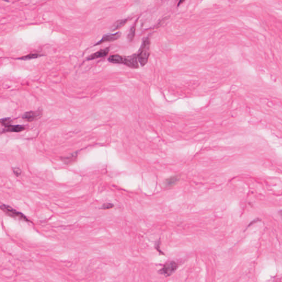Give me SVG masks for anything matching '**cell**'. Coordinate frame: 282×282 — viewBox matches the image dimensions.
I'll return each mask as SVG.
<instances>
[{
    "label": "cell",
    "instance_id": "2",
    "mask_svg": "<svg viewBox=\"0 0 282 282\" xmlns=\"http://www.w3.org/2000/svg\"><path fill=\"white\" fill-rule=\"evenodd\" d=\"M0 208L1 210L4 212L6 214L8 215L10 217H14V218H18L22 220L25 221L27 222H31L23 213H20V212H18L16 211V210L13 209L11 207L9 206H7L6 204H1L0 206Z\"/></svg>",
    "mask_w": 282,
    "mask_h": 282
},
{
    "label": "cell",
    "instance_id": "12",
    "mask_svg": "<svg viewBox=\"0 0 282 282\" xmlns=\"http://www.w3.org/2000/svg\"><path fill=\"white\" fill-rule=\"evenodd\" d=\"M179 176L178 175L173 176L168 179H167L165 181V185L166 187H171L174 186L179 181Z\"/></svg>",
    "mask_w": 282,
    "mask_h": 282
},
{
    "label": "cell",
    "instance_id": "6",
    "mask_svg": "<svg viewBox=\"0 0 282 282\" xmlns=\"http://www.w3.org/2000/svg\"><path fill=\"white\" fill-rule=\"evenodd\" d=\"M178 267V265L176 262L174 261L168 262L164 266L163 268L160 270V273L161 274H164L167 277L170 276L174 273Z\"/></svg>",
    "mask_w": 282,
    "mask_h": 282
},
{
    "label": "cell",
    "instance_id": "15",
    "mask_svg": "<svg viewBox=\"0 0 282 282\" xmlns=\"http://www.w3.org/2000/svg\"><path fill=\"white\" fill-rule=\"evenodd\" d=\"M11 122H12V120L11 119V118H9V117L3 118V119H1L0 120L1 124L2 125V126H3L4 127L7 126V125L11 124Z\"/></svg>",
    "mask_w": 282,
    "mask_h": 282
},
{
    "label": "cell",
    "instance_id": "4",
    "mask_svg": "<svg viewBox=\"0 0 282 282\" xmlns=\"http://www.w3.org/2000/svg\"><path fill=\"white\" fill-rule=\"evenodd\" d=\"M43 115V111L41 109L36 111H27L22 115V119L26 122L31 123L40 119Z\"/></svg>",
    "mask_w": 282,
    "mask_h": 282
},
{
    "label": "cell",
    "instance_id": "19",
    "mask_svg": "<svg viewBox=\"0 0 282 282\" xmlns=\"http://www.w3.org/2000/svg\"><path fill=\"white\" fill-rule=\"evenodd\" d=\"M185 1V0H179V2H178V6L179 7V6H180V4H182Z\"/></svg>",
    "mask_w": 282,
    "mask_h": 282
},
{
    "label": "cell",
    "instance_id": "10",
    "mask_svg": "<svg viewBox=\"0 0 282 282\" xmlns=\"http://www.w3.org/2000/svg\"><path fill=\"white\" fill-rule=\"evenodd\" d=\"M78 151L75 152L71 153L69 156L65 157H61V160L65 165H71L72 164L75 163L77 160V157H78Z\"/></svg>",
    "mask_w": 282,
    "mask_h": 282
},
{
    "label": "cell",
    "instance_id": "13",
    "mask_svg": "<svg viewBox=\"0 0 282 282\" xmlns=\"http://www.w3.org/2000/svg\"><path fill=\"white\" fill-rule=\"evenodd\" d=\"M121 60L122 56L117 54L110 56L107 59V61L112 64H121Z\"/></svg>",
    "mask_w": 282,
    "mask_h": 282
},
{
    "label": "cell",
    "instance_id": "9",
    "mask_svg": "<svg viewBox=\"0 0 282 282\" xmlns=\"http://www.w3.org/2000/svg\"><path fill=\"white\" fill-rule=\"evenodd\" d=\"M45 55L44 54H42L40 52H30L27 55L23 56L17 58V60H22V61H28V60H33V59H38L41 57L44 56Z\"/></svg>",
    "mask_w": 282,
    "mask_h": 282
},
{
    "label": "cell",
    "instance_id": "17",
    "mask_svg": "<svg viewBox=\"0 0 282 282\" xmlns=\"http://www.w3.org/2000/svg\"><path fill=\"white\" fill-rule=\"evenodd\" d=\"M12 170H13V171L14 174H15L16 176H19L22 174L21 170L18 167H13Z\"/></svg>",
    "mask_w": 282,
    "mask_h": 282
},
{
    "label": "cell",
    "instance_id": "11",
    "mask_svg": "<svg viewBox=\"0 0 282 282\" xmlns=\"http://www.w3.org/2000/svg\"><path fill=\"white\" fill-rule=\"evenodd\" d=\"M128 20V19L125 18V19H122V20H117L115 22V23L112 25L110 29L111 32H114L123 27V26L127 23Z\"/></svg>",
    "mask_w": 282,
    "mask_h": 282
},
{
    "label": "cell",
    "instance_id": "18",
    "mask_svg": "<svg viewBox=\"0 0 282 282\" xmlns=\"http://www.w3.org/2000/svg\"><path fill=\"white\" fill-rule=\"evenodd\" d=\"M260 220H261V219L258 218H257L255 219H254V220H252V222H251L249 224V225L247 226V228H249V227H250L251 225H253L254 223H256L257 222H258V221H260Z\"/></svg>",
    "mask_w": 282,
    "mask_h": 282
},
{
    "label": "cell",
    "instance_id": "5",
    "mask_svg": "<svg viewBox=\"0 0 282 282\" xmlns=\"http://www.w3.org/2000/svg\"><path fill=\"white\" fill-rule=\"evenodd\" d=\"M121 33L120 32H116L115 33H107L104 34L102 38L98 41L97 43L94 45V46L99 45L107 42H112L116 40L119 39L121 36Z\"/></svg>",
    "mask_w": 282,
    "mask_h": 282
},
{
    "label": "cell",
    "instance_id": "7",
    "mask_svg": "<svg viewBox=\"0 0 282 282\" xmlns=\"http://www.w3.org/2000/svg\"><path fill=\"white\" fill-rule=\"evenodd\" d=\"M109 51H110L109 47L105 48L103 49H101L98 51L96 52L95 53L89 56L88 57H87L86 60L87 61H91V60H96L97 59L106 57L108 55Z\"/></svg>",
    "mask_w": 282,
    "mask_h": 282
},
{
    "label": "cell",
    "instance_id": "16",
    "mask_svg": "<svg viewBox=\"0 0 282 282\" xmlns=\"http://www.w3.org/2000/svg\"><path fill=\"white\" fill-rule=\"evenodd\" d=\"M114 207V205L112 203H105L103 204V206L101 207V209L102 210H109V209H111L112 208H113Z\"/></svg>",
    "mask_w": 282,
    "mask_h": 282
},
{
    "label": "cell",
    "instance_id": "1",
    "mask_svg": "<svg viewBox=\"0 0 282 282\" xmlns=\"http://www.w3.org/2000/svg\"><path fill=\"white\" fill-rule=\"evenodd\" d=\"M151 40L149 37H146L142 40L137 55L138 60L141 66H144L147 64L150 55Z\"/></svg>",
    "mask_w": 282,
    "mask_h": 282
},
{
    "label": "cell",
    "instance_id": "20",
    "mask_svg": "<svg viewBox=\"0 0 282 282\" xmlns=\"http://www.w3.org/2000/svg\"><path fill=\"white\" fill-rule=\"evenodd\" d=\"M278 215H279V216L281 217L282 219V210H280L278 212Z\"/></svg>",
    "mask_w": 282,
    "mask_h": 282
},
{
    "label": "cell",
    "instance_id": "14",
    "mask_svg": "<svg viewBox=\"0 0 282 282\" xmlns=\"http://www.w3.org/2000/svg\"><path fill=\"white\" fill-rule=\"evenodd\" d=\"M136 23L134 24L131 27L130 30V32L127 35V39L130 42L132 41L134 39V38H135V36L136 29Z\"/></svg>",
    "mask_w": 282,
    "mask_h": 282
},
{
    "label": "cell",
    "instance_id": "3",
    "mask_svg": "<svg viewBox=\"0 0 282 282\" xmlns=\"http://www.w3.org/2000/svg\"><path fill=\"white\" fill-rule=\"evenodd\" d=\"M138 60L137 54H133L128 56H122L121 64H123L131 68L137 69L139 68Z\"/></svg>",
    "mask_w": 282,
    "mask_h": 282
},
{
    "label": "cell",
    "instance_id": "8",
    "mask_svg": "<svg viewBox=\"0 0 282 282\" xmlns=\"http://www.w3.org/2000/svg\"><path fill=\"white\" fill-rule=\"evenodd\" d=\"M25 130V127L23 125H12L11 124L4 126L2 130V133L6 132H20L24 131Z\"/></svg>",
    "mask_w": 282,
    "mask_h": 282
}]
</instances>
